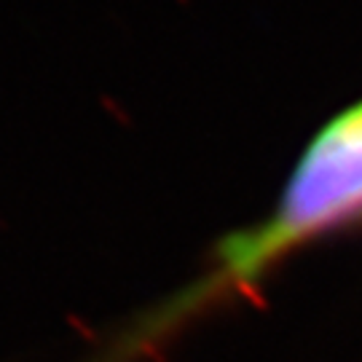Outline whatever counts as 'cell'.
Listing matches in <instances>:
<instances>
[{
  "label": "cell",
  "instance_id": "1",
  "mask_svg": "<svg viewBox=\"0 0 362 362\" xmlns=\"http://www.w3.org/2000/svg\"><path fill=\"white\" fill-rule=\"evenodd\" d=\"M362 226V100L311 137L263 220L223 236L196 282L137 317L94 362H137L188 322L247 296L298 250Z\"/></svg>",
  "mask_w": 362,
  "mask_h": 362
}]
</instances>
